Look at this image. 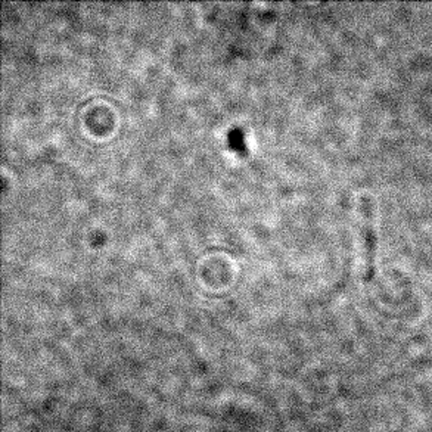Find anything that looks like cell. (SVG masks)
Here are the masks:
<instances>
[{
    "mask_svg": "<svg viewBox=\"0 0 432 432\" xmlns=\"http://www.w3.org/2000/svg\"><path fill=\"white\" fill-rule=\"evenodd\" d=\"M361 213V250H363V264L364 277L369 280L375 275V257H376V227L372 202L366 199L363 202Z\"/></svg>",
    "mask_w": 432,
    "mask_h": 432,
    "instance_id": "obj_1",
    "label": "cell"
}]
</instances>
